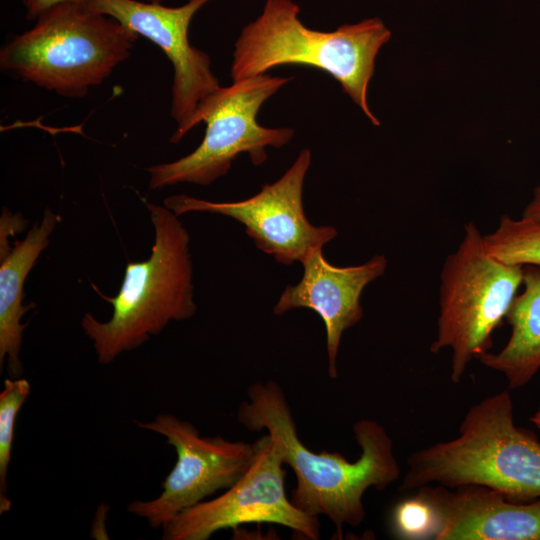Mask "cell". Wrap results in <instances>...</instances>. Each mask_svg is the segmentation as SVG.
Instances as JSON below:
<instances>
[{"instance_id": "6da1fadb", "label": "cell", "mask_w": 540, "mask_h": 540, "mask_svg": "<svg viewBox=\"0 0 540 540\" xmlns=\"http://www.w3.org/2000/svg\"><path fill=\"white\" fill-rule=\"evenodd\" d=\"M247 398L238 408L237 420L251 431L266 430L279 440L284 464L296 476L292 503L309 516H326L339 536L345 525L356 527L363 522L362 499L369 488L385 490L399 478L393 441L377 421L362 419L354 424L361 454L350 462L340 453H315L302 443L286 396L276 382L250 385Z\"/></svg>"}, {"instance_id": "7a4b0ae2", "label": "cell", "mask_w": 540, "mask_h": 540, "mask_svg": "<svg viewBox=\"0 0 540 540\" xmlns=\"http://www.w3.org/2000/svg\"><path fill=\"white\" fill-rule=\"evenodd\" d=\"M407 463L400 491L479 485L514 501L540 498V442L516 425L508 390L471 406L455 438L413 452Z\"/></svg>"}, {"instance_id": "3957f363", "label": "cell", "mask_w": 540, "mask_h": 540, "mask_svg": "<svg viewBox=\"0 0 540 540\" xmlns=\"http://www.w3.org/2000/svg\"><path fill=\"white\" fill-rule=\"evenodd\" d=\"M292 0H266L261 14L247 24L235 42L231 78L239 81L265 74L276 66L313 67L335 78L373 125L379 120L367 100L380 48L391 31L380 18L344 24L324 32L305 26Z\"/></svg>"}, {"instance_id": "277c9868", "label": "cell", "mask_w": 540, "mask_h": 540, "mask_svg": "<svg viewBox=\"0 0 540 540\" xmlns=\"http://www.w3.org/2000/svg\"><path fill=\"white\" fill-rule=\"evenodd\" d=\"M155 238L150 257L126 265L115 297L93 289L113 306L112 317L101 322L86 313L81 327L92 340L98 362L109 364L159 334L172 321L190 319L193 300L190 237L178 216L165 206L146 203Z\"/></svg>"}, {"instance_id": "5b68a950", "label": "cell", "mask_w": 540, "mask_h": 540, "mask_svg": "<svg viewBox=\"0 0 540 540\" xmlns=\"http://www.w3.org/2000/svg\"><path fill=\"white\" fill-rule=\"evenodd\" d=\"M139 35L83 1L56 5L0 51L2 70L68 98H83L129 58Z\"/></svg>"}, {"instance_id": "8992f818", "label": "cell", "mask_w": 540, "mask_h": 540, "mask_svg": "<svg viewBox=\"0 0 540 540\" xmlns=\"http://www.w3.org/2000/svg\"><path fill=\"white\" fill-rule=\"evenodd\" d=\"M523 282V266L503 263L486 249L474 222L464 225L457 249L442 266L436 336L430 351L451 350L452 383L468 364L490 351L492 334L506 319Z\"/></svg>"}, {"instance_id": "52a82bcc", "label": "cell", "mask_w": 540, "mask_h": 540, "mask_svg": "<svg viewBox=\"0 0 540 540\" xmlns=\"http://www.w3.org/2000/svg\"><path fill=\"white\" fill-rule=\"evenodd\" d=\"M290 80L265 73L221 87L199 106L179 136L180 142L194 126L205 122L200 145L178 160L149 167L150 189L184 182L209 185L226 175L242 153H248L255 166L262 165L268 146L281 148L294 136L292 128H267L256 120L264 102Z\"/></svg>"}, {"instance_id": "ba28073f", "label": "cell", "mask_w": 540, "mask_h": 540, "mask_svg": "<svg viewBox=\"0 0 540 540\" xmlns=\"http://www.w3.org/2000/svg\"><path fill=\"white\" fill-rule=\"evenodd\" d=\"M254 443L255 459L246 474L220 496L174 517L163 528L164 540H207L217 531L249 523L278 524L302 539H319L318 518L303 513L286 495L279 440L267 433Z\"/></svg>"}, {"instance_id": "9c48e42d", "label": "cell", "mask_w": 540, "mask_h": 540, "mask_svg": "<svg viewBox=\"0 0 540 540\" xmlns=\"http://www.w3.org/2000/svg\"><path fill=\"white\" fill-rule=\"evenodd\" d=\"M138 426L160 434L174 447L177 460L162 483V492L151 500H136L127 511L143 518L154 529L164 528L182 511L228 489L251 467L255 443L230 441L222 436L201 437L196 427L175 415L160 414Z\"/></svg>"}, {"instance_id": "30bf717a", "label": "cell", "mask_w": 540, "mask_h": 540, "mask_svg": "<svg viewBox=\"0 0 540 540\" xmlns=\"http://www.w3.org/2000/svg\"><path fill=\"white\" fill-rule=\"evenodd\" d=\"M311 164V151L303 149L290 168L275 182L264 184L254 196L234 202H212L184 194L167 197L164 206L177 216L210 212L231 217L245 227L255 246L284 265L302 262L310 250L333 240L332 226H315L303 208V185Z\"/></svg>"}, {"instance_id": "8fae6325", "label": "cell", "mask_w": 540, "mask_h": 540, "mask_svg": "<svg viewBox=\"0 0 540 540\" xmlns=\"http://www.w3.org/2000/svg\"><path fill=\"white\" fill-rule=\"evenodd\" d=\"M211 0H188L177 7L158 1L83 0L91 9L115 18L126 28L159 46L173 67L171 116L178 126L170 138L179 136L199 106L220 86L207 53L193 47L188 31L194 15Z\"/></svg>"}, {"instance_id": "7c38bea8", "label": "cell", "mask_w": 540, "mask_h": 540, "mask_svg": "<svg viewBox=\"0 0 540 540\" xmlns=\"http://www.w3.org/2000/svg\"><path fill=\"white\" fill-rule=\"evenodd\" d=\"M301 264L304 271L300 282L286 286L273 312L282 315L292 309L308 308L321 317L326 330L328 373L336 378L342 335L362 319V292L385 273L388 261L377 254L363 264L338 267L324 258L322 247H317L309 251Z\"/></svg>"}, {"instance_id": "4fadbf2b", "label": "cell", "mask_w": 540, "mask_h": 540, "mask_svg": "<svg viewBox=\"0 0 540 540\" xmlns=\"http://www.w3.org/2000/svg\"><path fill=\"white\" fill-rule=\"evenodd\" d=\"M417 492L437 515L435 540H540V498L514 501L479 485Z\"/></svg>"}, {"instance_id": "5bb4252c", "label": "cell", "mask_w": 540, "mask_h": 540, "mask_svg": "<svg viewBox=\"0 0 540 540\" xmlns=\"http://www.w3.org/2000/svg\"><path fill=\"white\" fill-rule=\"evenodd\" d=\"M60 217L46 209L40 224H34L23 240H15L9 247L8 235L21 229L26 221L21 215H12L6 209L0 220V368L6 369L12 378L20 377L23 371L20 360L22 334L27 323L22 316L35 307V303L23 306V286L26 277L41 252L49 244V236Z\"/></svg>"}, {"instance_id": "9a60e30c", "label": "cell", "mask_w": 540, "mask_h": 540, "mask_svg": "<svg viewBox=\"0 0 540 540\" xmlns=\"http://www.w3.org/2000/svg\"><path fill=\"white\" fill-rule=\"evenodd\" d=\"M523 291L516 295L506 316L510 337L498 352L476 359L502 373L510 389L528 384L540 370V267L523 266Z\"/></svg>"}, {"instance_id": "2e32d148", "label": "cell", "mask_w": 540, "mask_h": 540, "mask_svg": "<svg viewBox=\"0 0 540 540\" xmlns=\"http://www.w3.org/2000/svg\"><path fill=\"white\" fill-rule=\"evenodd\" d=\"M487 251L510 265L540 267V219L501 215L497 228L483 235Z\"/></svg>"}, {"instance_id": "e0dca14e", "label": "cell", "mask_w": 540, "mask_h": 540, "mask_svg": "<svg viewBox=\"0 0 540 540\" xmlns=\"http://www.w3.org/2000/svg\"><path fill=\"white\" fill-rule=\"evenodd\" d=\"M30 394V383L20 377L6 378L0 393V512L10 509L6 496L7 474L11 460L17 415Z\"/></svg>"}, {"instance_id": "ac0fdd59", "label": "cell", "mask_w": 540, "mask_h": 540, "mask_svg": "<svg viewBox=\"0 0 540 540\" xmlns=\"http://www.w3.org/2000/svg\"><path fill=\"white\" fill-rule=\"evenodd\" d=\"M437 525L434 508L418 492L399 502L391 515L392 532L400 539H434Z\"/></svg>"}, {"instance_id": "d6986e66", "label": "cell", "mask_w": 540, "mask_h": 540, "mask_svg": "<svg viewBox=\"0 0 540 540\" xmlns=\"http://www.w3.org/2000/svg\"><path fill=\"white\" fill-rule=\"evenodd\" d=\"M81 2L83 0H24L26 8V18L30 21L36 20L48 9L66 2Z\"/></svg>"}, {"instance_id": "ffe728a7", "label": "cell", "mask_w": 540, "mask_h": 540, "mask_svg": "<svg viewBox=\"0 0 540 540\" xmlns=\"http://www.w3.org/2000/svg\"><path fill=\"white\" fill-rule=\"evenodd\" d=\"M521 217L540 219V184L534 189L532 198L525 206Z\"/></svg>"}, {"instance_id": "44dd1931", "label": "cell", "mask_w": 540, "mask_h": 540, "mask_svg": "<svg viewBox=\"0 0 540 540\" xmlns=\"http://www.w3.org/2000/svg\"><path fill=\"white\" fill-rule=\"evenodd\" d=\"M531 421L533 422V424L538 428V430L540 431V405L537 409V411L533 414V416L531 417Z\"/></svg>"}]
</instances>
